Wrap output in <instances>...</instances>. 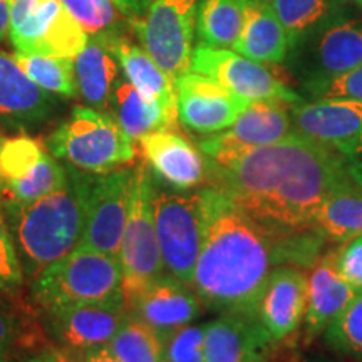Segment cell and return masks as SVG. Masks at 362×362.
Listing matches in <instances>:
<instances>
[{
	"instance_id": "obj_1",
	"label": "cell",
	"mask_w": 362,
	"mask_h": 362,
	"mask_svg": "<svg viewBox=\"0 0 362 362\" xmlns=\"http://www.w3.org/2000/svg\"><path fill=\"white\" fill-rule=\"evenodd\" d=\"M208 158L211 187L275 233L312 228L330 193L362 180L349 156L297 133Z\"/></svg>"
},
{
	"instance_id": "obj_2",
	"label": "cell",
	"mask_w": 362,
	"mask_h": 362,
	"mask_svg": "<svg viewBox=\"0 0 362 362\" xmlns=\"http://www.w3.org/2000/svg\"><path fill=\"white\" fill-rule=\"evenodd\" d=\"M202 193L205 237L189 287L210 309L257 317L274 259L270 233L221 189Z\"/></svg>"
},
{
	"instance_id": "obj_3",
	"label": "cell",
	"mask_w": 362,
	"mask_h": 362,
	"mask_svg": "<svg viewBox=\"0 0 362 362\" xmlns=\"http://www.w3.org/2000/svg\"><path fill=\"white\" fill-rule=\"evenodd\" d=\"M94 175L69 165L57 189L27 205L6 210L25 279L74 250L83 238Z\"/></svg>"
},
{
	"instance_id": "obj_4",
	"label": "cell",
	"mask_w": 362,
	"mask_h": 362,
	"mask_svg": "<svg viewBox=\"0 0 362 362\" xmlns=\"http://www.w3.org/2000/svg\"><path fill=\"white\" fill-rule=\"evenodd\" d=\"M33 298L42 309L126 302L123 270L117 257L93 248L76 247L33 280Z\"/></svg>"
},
{
	"instance_id": "obj_5",
	"label": "cell",
	"mask_w": 362,
	"mask_h": 362,
	"mask_svg": "<svg viewBox=\"0 0 362 362\" xmlns=\"http://www.w3.org/2000/svg\"><path fill=\"white\" fill-rule=\"evenodd\" d=\"M134 139L107 112L78 106L45 141L57 160L93 175L110 173L136 156Z\"/></svg>"
},
{
	"instance_id": "obj_6",
	"label": "cell",
	"mask_w": 362,
	"mask_h": 362,
	"mask_svg": "<svg viewBox=\"0 0 362 362\" xmlns=\"http://www.w3.org/2000/svg\"><path fill=\"white\" fill-rule=\"evenodd\" d=\"M153 198H155L153 180L146 168L141 166L134 170L128 220L119 248L126 302L166 275L156 235Z\"/></svg>"
},
{
	"instance_id": "obj_7",
	"label": "cell",
	"mask_w": 362,
	"mask_h": 362,
	"mask_svg": "<svg viewBox=\"0 0 362 362\" xmlns=\"http://www.w3.org/2000/svg\"><path fill=\"white\" fill-rule=\"evenodd\" d=\"M153 210L166 274L189 287L205 237L202 189L189 194L155 189Z\"/></svg>"
},
{
	"instance_id": "obj_8",
	"label": "cell",
	"mask_w": 362,
	"mask_h": 362,
	"mask_svg": "<svg viewBox=\"0 0 362 362\" xmlns=\"http://www.w3.org/2000/svg\"><path fill=\"white\" fill-rule=\"evenodd\" d=\"M8 37L16 51L74 61L89 35L61 0H8Z\"/></svg>"
},
{
	"instance_id": "obj_9",
	"label": "cell",
	"mask_w": 362,
	"mask_h": 362,
	"mask_svg": "<svg viewBox=\"0 0 362 362\" xmlns=\"http://www.w3.org/2000/svg\"><path fill=\"white\" fill-rule=\"evenodd\" d=\"M198 0H151L141 19L131 21L143 49L171 79L189 72Z\"/></svg>"
},
{
	"instance_id": "obj_10",
	"label": "cell",
	"mask_w": 362,
	"mask_h": 362,
	"mask_svg": "<svg viewBox=\"0 0 362 362\" xmlns=\"http://www.w3.org/2000/svg\"><path fill=\"white\" fill-rule=\"evenodd\" d=\"M189 71L206 76L240 98L275 99L288 104L300 103V98L269 64L252 61L225 47L200 44L193 49Z\"/></svg>"
},
{
	"instance_id": "obj_11",
	"label": "cell",
	"mask_w": 362,
	"mask_h": 362,
	"mask_svg": "<svg viewBox=\"0 0 362 362\" xmlns=\"http://www.w3.org/2000/svg\"><path fill=\"white\" fill-rule=\"evenodd\" d=\"M133 181L134 170H112L94 176L84 233L78 247L93 248L119 259Z\"/></svg>"
},
{
	"instance_id": "obj_12",
	"label": "cell",
	"mask_w": 362,
	"mask_h": 362,
	"mask_svg": "<svg viewBox=\"0 0 362 362\" xmlns=\"http://www.w3.org/2000/svg\"><path fill=\"white\" fill-rule=\"evenodd\" d=\"M128 317L126 302L62 305L45 309V327L57 346L84 352L107 346Z\"/></svg>"
},
{
	"instance_id": "obj_13",
	"label": "cell",
	"mask_w": 362,
	"mask_h": 362,
	"mask_svg": "<svg viewBox=\"0 0 362 362\" xmlns=\"http://www.w3.org/2000/svg\"><path fill=\"white\" fill-rule=\"evenodd\" d=\"M176 112L187 128L210 134L230 128L250 99L230 93L198 72H187L175 81Z\"/></svg>"
},
{
	"instance_id": "obj_14",
	"label": "cell",
	"mask_w": 362,
	"mask_h": 362,
	"mask_svg": "<svg viewBox=\"0 0 362 362\" xmlns=\"http://www.w3.org/2000/svg\"><path fill=\"white\" fill-rule=\"evenodd\" d=\"M292 126L297 134L330 146L354 158L362 136V101L320 99L315 103L291 104Z\"/></svg>"
},
{
	"instance_id": "obj_15",
	"label": "cell",
	"mask_w": 362,
	"mask_h": 362,
	"mask_svg": "<svg viewBox=\"0 0 362 362\" xmlns=\"http://www.w3.org/2000/svg\"><path fill=\"white\" fill-rule=\"evenodd\" d=\"M291 134V104L275 99H257L250 101L223 133L203 139L200 148L206 156H214L216 153L277 143Z\"/></svg>"
},
{
	"instance_id": "obj_16",
	"label": "cell",
	"mask_w": 362,
	"mask_h": 362,
	"mask_svg": "<svg viewBox=\"0 0 362 362\" xmlns=\"http://www.w3.org/2000/svg\"><path fill=\"white\" fill-rule=\"evenodd\" d=\"M200 298L192 287L166 274L126 302L129 315L155 329L163 341L200 315Z\"/></svg>"
},
{
	"instance_id": "obj_17",
	"label": "cell",
	"mask_w": 362,
	"mask_h": 362,
	"mask_svg": "<svg viewBox=\"0 0 362 362\" xmlns=\"http://www.w3.org/2000/svg\"><path fill=\"white\" fill-rule=\"evenodd\" d=\"M307 309V277L296 267L270 272L257 317L274 342L284 341L300 327Z\"/></svg>"
},
{
	"instance_id": "obj_18",
	"label": "cell",
	"mask_w": 362,
	"mask_h": 362,
	"mask_svg": "<svg viewBox=\"0 0 362 362\" xmlns=\"http://www.w3.org/2000/svg\"><path fill=\"white\" fill-rule=\"evenodd\" d=\"M56 107L51 93L39 88L11 54L0 51V124L16 131L37 128Z\"/></svg>"
},
{
	"instance_id": "obj_19",
	"label": "cell",
	"mask_w": 362,
	"mask_h": 362,
	"mask_svg": "<svg viewBox=\"0 0 362 362\" xmlns=\"http://www.w3.org/2000/svg\"><path fill=\"white\" fill-rule=\"evenodd\" d=\"M272 342L257 317L223 312L206 324L203 362H267Z\"/></svg>"
},
{
	"instance_id": "obj_20",
	"label": "cell",
	"mask_w": 362,
	"mask_h": 362,
	"mask_svg": "<svg viewBox=\"0 0 362 362\" xmlns=\"http://www.w3.org/2000/svg\"><path fill=\"white\" fill-rule=\"evenodd\" d=\"M138 141L148 165L173 188L188 189L205 180V158L181 134L160 129L143 136Z\"/></svg>"
},
{
	"instance_id": "obj_21",
	"label": "cell",
	"mask_w": 362,
	"mask_h": 362,
	"mask_svg": "<svg viewBox=\"0 0 362 362\" xmlns=\"http://www.w3.org/2000/svg\"><path fill=\"white\" fill-rule=\"evenodd\" d=\"M337 250H329L312 264L307 277V336L315 337L325 332L344 309L356 298L349 284L337 270Z\"/></svg>"
},
{
	"instance_id": "obj_22",
	"label": "cell",
	"mask_w": 362,
	"mask_h": 362,
	"mask_svg": "<svg viewBox=\"0 0 362 362\" xmlns=\"http://www.w3.org/2000/svg\"><path fill=\"white\" fill-rule=\"evenodd\" d=\"M317 37L307 71V88L319 96L329 81L362 64V29L354 22H337Z\"/></svg>"
},
{
	"instance_id": "obj_23",
	"label": "cell",
	"mask_w": 362,
	"mask_h": 362,
	"mask_svg": "<svg viewBox=\"0 0 362 362\" xmlns=\"http://www.w3.org/2000/svg\"><path fill=\"white\" fill-rule=\"evenodd\" d=\"M291 39L269 2L245 0V19L233 51L262 64H279L291 54Z\"/></svg>"
},
{
	"instance_id": "obj_24",
	"label": "cell",
	"mask_w": 362,
	"mask_h": 362,
	"mask_svg": "<svg viewBox=\"0 0 362 362\" xmlns=\"http://www.w3.org/2000/svg\"><path fill=\"white\" fill-rule=\"evenodd\" d=\"M78 94L94 110L106 111L119 76V62L104 39L89 37L74 59Z\"/></svg>"
},
{
	"instance_id": "obj_25",
	"label": "cell",
	"mask_w": 362,
	"mask_h": 362,
	"mask_svg": "<svg viewBox=\"0 0 362 362\" xmlns=\"http://www.w3.org/2000/svg\"><path fill=\"white\" fill-rule=\"evenodd\" d=\"M107 44H110L112 54L119 62L126 79L136 89L141 90L144 96L158 99L165 104L166 110L178 116L175 81L156 64L155 59L149 56L143 47L128 42L124 37H117Z\"/></svg>"
},
{
	"instance_id": "obj_26",
	"label": "cell",
	"mask_w": 362,
	"mask_h": 362,
	"mask_svg": "<svg viewBox=\"0 0 362 362\" xmlns=\"http://www.w3.org/2000/svg\"><path fill=\"white\" fill-rule=\"evenodd\" d=\"M111 103L115 104L116 121L131 139H141L155 131L170 129L178 117L158 99L144 96L128 79H117Z\"/></svg>"
},
{
	"instance_id": "obj_27",
	"label": "cell",
	"mask_w": 362,
	"mask_h": 362,
	"mask_svg": "<svg viewBox=\"0 0 362 362\" xmlns=\"http://www.w3.org/2000/svg\"><path fill=\"white\" fill-rule=\"evenodd\" d=\"M270 7L291 39V51L341 22L347 0H270Z\"/></svg>"
},
{
	"instance_id": "obj_28",
	"label": "cell",
	"mask_w": 362,
	"mask_h": 362,
	"mask_svg": "<svg viewBox=\"0 0 362 362\" xmlns=\"http://www.w3.org/2000/svg\"><path fill=\"white\" fill-rule=\"evenodd\" d=\"M334 242H347L362 233V180L330 193L315 216L314 226Z\"/></svg>"
},
{
	"instance_id": "obj_29",
	"label": "cell",
	"mask_w": 362,
	"mask_h": 362,
	"mask_svg": "<svg viewBox=\"0 0 362 362\" xmlns=\"http://www.w3.org/2000/svg\"><path fill=\"white\" fill-rule=\"evenodd\" d=\"M67 173L69 166L61 165L51 153H45L29 175L17 180L0 178V208L6 211L39 200L61 187L67 180Z\"/></svg>"
},
{
	"instance_id": "obj_30",
	"label": "cell",
	"mask_w": 362,
	"mask_h": 362,
	"mask_svg": "<svg viewBox=\"0 0 362 362\" xmlns=\"http://www.w3.org/2000/svg\"><path fill=\"white\" fill-rule=\"evenodd\" d=\"M245 19V0H198L197 34L202 44L233 47Z\"/></svg>"
},
{
	"instance_id": "obj_31",
	"label": "cell",
	"mask_w": 362,
	"mask_h": 362,
	"mask_svg": "<svg viewBox=\"0 0 362 362\" xmlns=\"http://www.w3.org/2000/svg\"><path fill=\"white\" fill-rule=\"evenodd\" d=\"M13 59L21 69L47 93L69 99L78 96L74 61L71 59L22 51H16Z\"/></svg>"
},
{
	"instance_id": "obj_32",
	"label": "cell",
	"mask_w": 362,
	"mask_h": 362,
	"mask_svg": "<svg viewBox=\"0 0 362 362\" xmlns=\"http://www.w3.org/2000/svg\"><path fill=\"white\" fill-rule=\"evenodd\" d=\"M107 349L119 362H163V339L133 315L126 319Z\"/></svg>"
},
{
	"instance_id": "obj_33",
	"label": "cell",
	"mask_w": 362,
	"mask_h": 362,
	"mask_svg": "<svg viewBox=\"0 0 362 362\" xmlns=\"http://www.w3.org/2000/svg\"><path fill=\"white\" fill-rule=\"evenodd\" d=\"M67 12L79 22L89 37L111 42L123 37L126 19L112 0H61Z\"/></svg>"
},
{
	"instance_id": "obj_34",
	"label": "cell",
	"mask_w": 362,
	"mask_h": 362,
	"mask_svg": "<svg viewBox=\"0 0 362 362\" xmlns=\"http://www.w3.org/2000/svg\"><path fill=\"white\" fill-rule=\"evenodd\" d=\"M325 341L334 351L362 362V293L325 329Z\"/></svg>"
},
{
	"instance_id": "obj_35",
	"label": "cell",
	"mask_w": 362,
	"mask_h": 362,
	"mask_svg": "<svg viewBox=\"0 0 362 362\" xmlns=\"http://www.w3.org/2000/svg\"><path fill=\"white\" fill-rule=\"evenodd\" d=\"M44 155L42 144L29 136L6 139L0 148V178L17 180L29 175Z\"/></svg>"
},
{
	"instance_id": "obj_36",
	"label": "cell",
	"mask_w": 362,
	"mask_h": 362,
	"mask_svg": "<svg viewBox=\"0 0 362 362\" xmlns=\"http://www.w3.org/2000/svg\"><path fill=\"white\" fill-rule=\"evenodd\" d=\"M206 324L183 325L163 341V362H203Z\"/></svg>"
},
{
	"instance_id": "obj_37",
	"label": "cell",
	"mask_w": 362,
	"mask_h": 362,
	"mask_svg": "<svg viewBox=\"0 0 362 362\" xmlns=\"http://www.w3.org/2000/svg\"><path fill=\"white\" fill-rule=\"evenodd\" d=\"M25 275L6 211L0 208V292L13 293L24 285Z\"/></svg>"
},
{
	"instance_id": "obj_38",
	"label": "cell",
	"mask_w": 362,
	"mask_h": 362,
	"mask_svg": "<svg viewBox=\"0 0 362 362\" xmlns=\"http://www.w3.org/2000/svg\"><path fill=\"white\" fill-rule=\"evenodd\" d=\"M337 270L356 296L362 293V233L337 248Z\"/></svg>"
},
{
	"instance_id": "obj_39",
	"label": "cell",
	"mask_w": 362,
	"mask_h": 362,
	"mask_svg": "<svg viewBox=\"0 0 362 362\" xmlns=\"http://www.w3.org/2000/svg\"><path fill=\"white\" fill-rule=\"evenodd\" d=\"M21 336L19 315L12 304L0 297V362H12V352Z\"/></svg>"
},
{
	"instance_id": "obj_40",
	"label": "cell",
	"mask_w": 362,
	"mask_h": 362,
	"mask_svg": "<svg viewBox=\"0 0 362 362\" xmlns=\"http://www.w3.org/2000/svg\"><path fill=\"white\" fill-rule=\"evenodd\" d=\"M319 96H322V99L344 98L362 101V64L354 67L349 72H346V74L339 76V78L329 81L320 89Z\"/></svg>"
},
{
	"instance_id": "obj_41",
	"label": "cell",
	"mask_w": 362,
	"mask_h": 362,
	"mask_svg": "<svg viewBox=\"0 0 362 362\" xmlns=\"http://www.w3.org/2000/svg\"><path fill=\"white\" fill-rule=\"evenodd\" d=\"M45 362H84L81 352L66 349L62 346H47L39 352Z\"/></svg>"
},
{
	"instance_id": "obj_42",
	"label": "cell",
	"mask_w": 362,
	"mask_h": 362,
	"mask_svg": "<svg viewBox=\"0 0 362 362\" xmlns=\"http://www.w3.org/2000/svg\"><path fill=\"white\" fill-rule=\"evenodd\" d=\"M116 4V7L128 17L129 21L141 19L144 12L148 11L151 0H112Z\"/></svg>"
},
{
	"instance_id": "obj_43",
	"label": "cell",
	"mask_w": 362,
	"mask_h": 362,
	"mask_svg": "<svg viewBox=\"0 0 362 362\" xmlns=\"http://www.w3.org/2000/svg\"><path fill=\"white\" fill-rule=\"evenodd\" d=\"M84 362H119L112 356V352L107 349V346H99L93 347V349H88L81 352Z\"/></svg>"
},
{
	"instance_id": "obj_44",
	"label": "cell",
	"mask_w": 362,
	"mask_h": 362,
	"mask_svg": "<svg viewBox=\"0 0 362 362\" xmlns=\"http://www.w3.org/2000/svg\"><path fill=\"white\" fill-rule=\"evenodd\" d=\"M8 21H11L8 0H0V42L8 35Z\"/></svg>"
},
{
	"instance_id": "obj_45",
	"label": "cell",
	"mask_w": 362,
	"mask_h": 362,
	"mask_svg": "<svg viewBox=\"0 0 362 362\" xmlns=\"http://www.w3.org/2000/svg\"><path fill=\"white\" fill-rule=\"evenodd\" d=\"M12 362H45L42 357L39 354L37 356H27V357H22V359H17V361H12Z\"/></svg>"
},
{
	"instance_id": "obj_46",
	"label": "cell",
	"mask_w": 362,
	"mask_h": 362,
	"mask_svg": "<svg viewBox=\"0 0 362 362\" xmlns=\"http://www.w3.org/2000/svg\"><path fill=\"white\" fill-rule=\"evenodd\" d=\"M4 141H6V139H4V136L0 134V148H2V144H4Z\"/></svg>"
},
{
	"instance_id": "obj_47",
	"label": "cell",
	"mask_w": 362,
	"mask_h": 362,
	"mask_svg": "<svg viewBox=\"0 0 362 362\" xmlns=\"http://www.w3.org/2000/svg\"><path fill=\"white\" fill-rule=\"evenodd\" d=\"M362 151V136H361V143H359V153Z\"/></svg>"
},
{
	"instance_id": "obj_48",
	"label": "cell",
	"mask_w": 362,
	"mask_h": 362,
	"mask_svg": "<svg viewBox=\"0 0 362 362\" xmlns=\"http://www.w3.org/2000/svg\"><path fill=\"white\" fill-rule=\"evenodd\" d=\"M356 2H357V4H359V6H362V0H356Z\"/></svg>"
},
{
	"instance_id": "obj_49",
	"label": "cell",
	"mask_w": 362,
	"mask_h": 362,
	"mask_svg": "<svg viewBox=\"0 0 362 362\" xmlns=\"http://www.w3.org/2000/svg\"><path fill=\"white\" fill-rule=\"evenodd\" d=\"M262 2H270V0H262Z\"/></svg>"
},
{
	"instance_id": "obj_50",
	"label": "cell",
	"mask_w": 362,
	"mask_h": 362,
	"mask_svg": "<svg viewBox=\"0 0 362 362\" xmlns=\"http://www.w3.org/2000/svg\"><path fill=\"white\" fill-rule=\"evenodd\" d=\"M319 362H330V361H319Z\"/></svg>"
}]
</instances>
